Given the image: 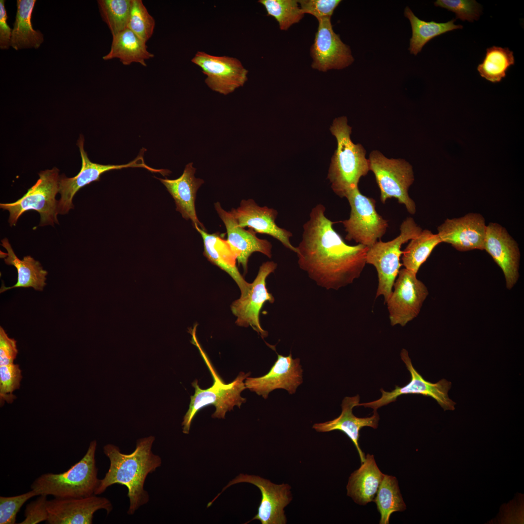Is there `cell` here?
Instances as JSON below:
<instances>
[{"label": "cell", "mask_w": 524, "mask_h": 524, "mask_svg": "<svg viewBox=\"0 0 524 524\" xmlns=\"http://www.w3.org/2000/svg\"><path fill=\"white\" fill-rule=\"evenodd\" d=\"M35 0H17V10L12 31L10 47L16 50L40 47L44 36L39 30L33 29L31 17Z\"/></svg>", "instance_id": "cell-29"}, {"label": "cell", "mask_w": 524, "mask_h": 524, "mask_svg": "<svg viewBox=\"0 0 524 524\" xmlns=\"http://www.w3.org/2000/svg\"><path fill=\"white\" fill-rule=\"evenodd\" d=\"M374 501L380 514V524H389L393 513L406 508L395 476L384 475Z\"/></svg>", "instance_id": "cell-32"}, {"label": "cell", "mask_w": 524, "mask_h": 524, "mask_svg": "<svg viewBox=\"0 0 524 524\" xmlns=\"http://www.w3.org/2000/svg\"><path fill=\"white\" fill-rule=\"evenodd\" d=\"M345 198L351 208L350 216L340 221L347 232L345 239L371 246L386 233L388 221L376 211L375 200L362 195L359 187L349 192Z\"/></svg>", "instance_id": "cell-9"}, {"label": "cell", "mask_w": 524, "mask_h": 524, "mask_svg": "<svg viewBox=\"0 0 524 524\" xmlns=\"http://www.w3.org/2000/svg\"><path fill=\"white\" fill-rule=\"evenodd\" d=\"M404 16L409 19L412 30L409 50L411 54L415 55L422 50L423 47L428 42L435 37L449 31L463 28L462 25L454 23L456 19L445 23L421 20L415 16L408 6L405 9Z\"/></svg>", "instance_id": "cell-30"}, {"label": "cell", "mask_w": 524, "mask_h": 524, "mask_svg": "<svg viewBox=\"0 0 524 524\" xmlns=\"http://www.w3.org/2000/svg\"><path fill=\"white\" fill-rule=\"evenodd\" d=\"M1 246L7 251L4 262L6 264L13 265L17 269V282L13 286L5 287L3 284L0 289V293L15 288L32 287L35 290L42 291L46 285L48 272L44 270L41 263L31 256H24L19 259L15 254L7 238L1 240Z\"/></svg>", "instance_id": "cell-27"}, {"label": "cell", "mask_w": 524, "mask_h": 524, "mask_svg": "<svg viewBox=\"0 0 524 524\" xmlns=\"http://www.w3.org/2000/svg\"><path fill=\"white\" fill-rule=\"evenodd\" d=\"M330 131L337 140V147L331 159L328 179L333 192L341 198L358 188L360 179L369 171L366 151L350 138L351 127L345 116L335 119Z\"/></svg>", "instance_id": "cell-3"}, {"label": "cell", "mask_w": 524, "mask_h": 524, "mask_svg": "<svg viewBox=\"0 0 524 524\" xmlns=\"http://www.w3.org/2000/svg\"><path fill=\"white\" fill-rule=\"evenodd\" d=\"M77 144L81 153L82 167L79 173L74 177L67 178L64 175L60 177L59 193L61 197L58 201V214H65L73 209V198L76 193L85 185L99 180L101 175L107 171L128 167H141L152 172H161L160 169L150 167L145 163L143 155L147 150L146 149H141L137 157L127 164L105 165L90 161L84 149V138L82 135H80Z\"/></svg>", "instance_id": "cell-10"}, {"label": "cell", "mask_w": 524, "mask_h": 524, "mask_svg": "<svg viewBox=\"0 0 524 524\" xmlns=\"http://www.w3.org/2000/svg\"><path fill=\"white\" fill-rule=\"evenodd\" d=\"M22 376L19 365L14 363L0 366V401L11 403L16 398L13 392L18 389Z\"/></svg>", "instance_id": "cell-37"}, {"label": "cell", "mask_w": 524, "mask_h": 524, "mask_svg": "<svg viewBox=\"0 0 524 524\" xmlns=\"http://www.w3.org/2000/svg\"><path fill=\"white\" fill-rule=\"evenodd\" d=\"M341 2L340 0H298L303 14H311L317 20L324 17H331L334 10Z\"/></svg>", "instance_id": "cell-40"}, {"label": "cell", "mask_w": 524, "mask_h": 524, "mask_svg": "<svg viewBox=\"0 0 524 524\" xmlns=\"http://www.w3.org/2000/svg\"><path fill=\"white\" fill-rule=\"evenodd\" d=\"M193 164L192 162L188 164L182 174L176 179L156 178L165 186L174 199L176 211L182 217L186 220H190L194 228L199 227L206 230L197 218L195 208L196 193L204 181L195 177L196 169Z\"/></svg>", "instance_id": "cell-23"}, {"label": "cell", "mask_w": 524, "mask_h": 524, "mask_svg": "<svg viewBox=\"0 0 524 524\" xmlns=\"http://www.w3.org/2000/svg\"><path fill=\"white\" fill-rule=\"evenodd\" d=\"M484 250L501 269L506 287L511 290L519 278L521 255L517 242L504 227L490 222L486 227Z\"/></svg>", "instance_id": "cell-17"}, {"label": "cell", "mask_w": 524, "mask_h": 524, "mask_svg": "<svg viewBox=\"0 0 524 524\" xmlns=\"http://www.w3.org/2000/svg\"><path fill=\"white\" fill-rule=\"evenodd\" d=\"M239 226L248 227L256 233L268 234L279 241L286 248L297 253L296 247L290 242L292 233L278 227L276 223L278 212L267 206L258 205L252 199H243L236 209L230 211Z\"/></svg>", "instance_id": "cell-21"}, {"label": "cell", "mask_w": 524, "mask_h": 524, "mask_svg": "<svg viewBox=\"0 0 524 524\" xmlns=\"http://www.w3.org/2000/svg\"><path fill=\"white\" fill-rule=\"evenodd\" d=\"M37 496L33 490L13 496H0V524H15L17 513L30 498Z\"/></svg>", "instance_id": "cell-39"}, {"label": "cell", "mask_w": 524, "mask_h": 524, "mask_svg": "<svg viewBox=\"0 0 524 524\" xmlns=\"http://www.w3.org/2000/svg\"><path fill=\"white\" fill-rule=\"evenodd\" d=\"M97 443L91 441L85 454L68 470L60 474L47 473L38 477L31 486L37 496L55 498H80L95 494L99 479L95 458Z\"/></svg>", "instance_id": "cell-5"}, {"label": "cell", "mask_w": 524, "mask_h": 524, "mask_svg": "<svg viewBox=\"0 0 524 524\" xmlns=\"http://www.w3.org/2000/svg\"><path fill=\"white\" fill-rule=\"evenodd\" d=\"M277 267V263L273 261L262 263L246 294L233 302L230 306L232 313L237 317L236 324L241 327H251L262 338L268 336V332L261 327L260 311L266 302L273 303L275 301L272 294L266 288V279Z\"/></svg>", "instance_id": "cell-13"}, {"label": "cell", "mask_w": 524, "mask_h": 524, "mask_svg": "<svg viewBox=\"0 0 524 524\" xmlns=\"http://www.w3.org/2000/svg\"><path fill=\"white\" fill-rule=\"evenodd\" d=\"M416 275L406 268L399 272L394 290L386 303L392 326L404 327L416 317L428 295L427 287Z\"/></svg>", "instance_id": "cell-11"}, {"label": "cell", "mask_w": 524, "mask_h": 524, "mask_svg": "<svg viewBox=\"0 0 524 524\" xmlns=\"http://www.w3.org/2000/svg\"><path fill=\"white\" fill-rule=\"evenodd\" d=\"M153 57L147 50L146 42L126 28L113 36L110 50L102 59L106 61L117 58L124 65L137 63L146 66L145 61Z\"/></svg>", "instance_id": "cell-28"}, {"label": "cell", "mask_w": 524, "mask_h": 524, "mask_svg": "<svg viewBox=\"0 0 524 524\" xmlns=\"http://www.w3.org/2000/svg\"><path fill=\"white\" fill-rule=\"evenodd\" d=\"M191 61L207 76L205 82L209 87L220 94L232 93L247 80L248 70L235 58L197 51Z\"/></svg>", "instance_id": "cell-15"}, {"label": "cell", "mask_w": 524, "mask_h": 524, "mask_svg": "<svg viewBox=\"0 0 524 524\" xmlns=\"http://www.w3.org/2000/svg\"><path fill=\"white\" fill-rule=\"evenodd\" d=\"M441 243L437 233L434 234L428 229L422 230L418 235L410 240L403 251L402 265L405 268L417 274L434 248Z\"/></svg>", "instance_id": "cell-31"}, {"label": "cell", "mask_w": 524, "mask_h": 524, "mask_svg": "<svg viewBox=\"0 0 524 524\" xmlns=\"http://www.w3.org/2000/svg\"><path fill=\"white\" fill-rule=\"evenodd\" d=\"M5 0H0V48L7 49L10 47L12 29L8 26V18L5 8Z\"/></svg>", "instance_id": "cell-43"}, {"label": "cell", "mask_w": 524, "mask_h": 524, "mask_svg": "<svg viewBox=\"0 0 524 524\" xmlns=\"http://www.w3.org/2000/svg\"><path fill=\"white\" fill-rule=\"evenodd\" d=\"M258 2L265 7L267 16L275 18L281 30H287L304 17L298 0H260Z\"/></svg>", "instance_id": "cell-35"}, {"label": "cell", "mask_w": 524, "mask_h": 524, "mask_svg": "<svg viewBox=\"0 0 524 524\" xmlns=\"http://www.w3.org/2000/svg\"><path fill=\"white\" fill-rule=\"evenodd\" d=\"M302 373L299 358L293 359L291 353L288 356L278 354L277 360L267 374L258 377H247L245 384L246 388L265 399L277 389L293 394L303 382Z\"/></svg>", "instance_id": "cell-20"}, {"label": "cell", "mask_w": 524, "mask_h": 524, "mask_svg": "<svg viewBox=\"0 0 524 524\" xmlns=\"http://www.w3.org/2000/svg\"><path fill=\"white\" fill-rule=\"evenodd\" d=\"M49 524H91L94 513L104 509L109 514L113 509L110 501L94 494L80 498H55L47 503Z\"/></svg>", "instance_id": "cell-18"}, {"label": "cell", "mask_w": 524, "mask_h": 524, "mask_svg": "<svg viewBox=\"0 0 524 524\" xmlns=\"http://www.w3.org/2000/svg\"><path fill=\"white\" fill-rule=\"evenodd\" d=\"M514 64L512 51L508 48L494 46L487 49L485 58L477 69L482 77L496 82L506 77L508 68Z\"/></svg>", "instance_id": "cell-33"}, {"label": "cell", "mask_w": 524, "mask_h": 524, "mask_svg": "<svg viewBox=\"0 0 524 524\" xmlns=\"http://www.w3.org/2000/svg\"><path fill=\"white\" fill-rule=\"evenodd\" d=\"M154 441L153 436L138 440L135 450L129 454L122 453L113 444L104 445L103 451L109 459L110 466L104 477L99 479L94 494H100L114 484L124 485L128 489L130 502L128 515H133L147 503L149 496L144 489L146 478L162 465L160 457L152 451Z\"/></svg>", "instance_id": "cell-2"}, {"label": "cell", "mask_w": 524, "mask_h": 524, "mask_svg": "<svg viewBox=\"0 0 524 524\" xmlns=\"http://www.w3.org/2000/svg\"><path fill=\"white\" fill-rule=\"evenodd\" d=\"M434 5L455 13L456 19L463 21L478 20L482 12L480 5L475 0H437Z\"/></svg>", "instance_id": "cell-38"}, {"label": "cell", "mask_w": 524, "mask_h": 524, "mask_svg": "<svg viewBox=\"0 0 524 524\" xmlns=\"http://www.w3.org/2000/svg\"><path fill=\"white\" fill-rule=\"evenodd\" d=\"M246 482L253 484L260 490L261 503L257 514L247 524L254 520L260 521L262 524H285L287 523L284 508L290 503L292 496L288 484H276L260 476L241 474L230 481L209 503L212 505L227 488L237 483Z\"/></svg>", "instance_id": "cell-14"}, {"label": "cell", "mask_w": 524, "mask_h": 524, "mask_svg": "<svg viewBox=\"0 0 524 524\" xmlns=\"http://www.w3.org/2000/svg\"><path fill=\"white\" fill-rule=\"evenodd\" d=\"M400 356L410 374V381L403 387L396 385L395 389L391 392H386L381 389L382 395L380 398L372 402L359 403L358 406H363L377 410L378 408L394 402L400 395L412 394L433 398L444 410L455 409L456 403L448 395V392L452 386L451 382L445 379H442L435 383L426 380L413 367L407 350L403 349Z\"/></svg>", "instance_id": "cell-12"}, {"label": "cell", "mask_w": 524, "mask_h": 524, "mask_svg": "<svg viewBox=\"0 0 524 524\" xmlns=\"http://www.w3.org/2000/svg\"><path fill=\"white\" fill-rule=\"evenodd\" d=\"M360 396L345 397L341 405V414L332 420L322 423L314 424L312 428L319 432L340 430L344 433L352 441L358 452L361 463L365 458L364 453L361 450L359 443L360 431L364 426H369L376 429L379 420L377 410H374L372 416L359 418L355 416L352 412L353 408L358 406Z\"/></svg>", "instance_id": "cell-24"}, {"label": "cell", "mask_w": 524, "mask_h": 524, "mask_svg": "<svg viewBox=\"0 0 524 524\" xmlns=\"http://www.w3.org/2000/svg\"><path fill=\"white\" fill-rule=\"evenodd\" d=\"M39 176L36 183L18 200L0 204L1 209L9 213L10 226H15L20 216L29 210H35L39 213L41 226L58 224L56 196L59 193V170L53 167L41 171Z\"/></svg>", "instance_id": "cell-7"}, {"label": "cell", "mask_w": 524, "mask_h": 524, "mask_svg": "<svg viewBox=\"0 0 524 524\" xmlns=\"http://www.w3.org/2000/svg\"><path fill=\"white\" fill-rule=\"evenodd\" d=\"M414 219L407 217L400 227V234L393 240H380L368 247L366 263L374 265L377 271L378 286L376 297L383 295L386 303L392 292L395 280L402 264L400 262L402 246L418 235L422 231Z\"/></svg>", "instance_id": "cell-6"}, {"label": "cell", "mask_w": 524, "mask_h": 524, "mask_svg": "<svg viewBox=\"0 0 524 524\" xmlns=\"http://www.w3.org/2000/svg\"><path fill=\"white\" fill-rule=\"evenodd\" d=\"M155 22L141 0H132L127 28L147 43L153 33Z\"/></svg>", "instance_id": "cell-36"}, {"label": "cell", "mask_w": 524, "mask_h": 524, "mask_svg": "<svg viewBox=\"0 0 524 524\" xmlns=\"http://www.w3.org/2000/svg\"><path fill=\"white\" fill-rule=\"evenodd\" d=\"M214 208L226 228L227 240L245 274L247 272L249 258L253 253L260 252L272 258V245L269 241L259 238L253 230L239 226L231 212L224 210L219 202L214 203Z\"/></svg>", "instance_id": "cell-22"}, {"label": "cell", "mask_w": 524, "mask_h": 524, "mask_svg": "<svg viewBox=\"0 0 524 524\" xmlns=\"http://www.w3.org/2000/svg\"><path fill=\"white\" fill-rule=\"evenodd\" d=\"M487 225L484 217L479 213L446 219L437 228L442 243L450 244L456 250L465 252L484 250Z\"/></svg>", "instance_id": "cell-19"}, {"label": "cell", "mask_w": 524, "mask_h": 524, "mask_svg": "<svg viewBox=\"0 0 524 524\" xmlns=\"http://www.w3.org/2000/svg\"><path fill=\"white\" fill-rule=\"evenodd\" d=\"M372 171L380 191V200L384 203L391 198L404 204L411 214L416 213V205L408 190L414 181L411 165L402 159H388L377 150L372 151L368 159Z\"/></svg>", "instance_id": "cell-8"}, {"label": "cell", "mask_w": 524, "mask_h": 524, "mask_svg": "<svg viewBox=\"0 0 524 524\" xmlns=\"http://www.w3.org/2000/svg\"><path fill=\"white\" fill-rule=\"evenodd\" d=\"M196 327L190 328L188 332L192 335L191 342L198 349L201 356L210 371L213 379V384L209 388L201 389L198 381L195 380L192 383L195 388L194 395L191 396L189 409L183 417L182 426L183 433L188 434L192 422L197 412L203 408L209 405H213L215 411L212 415L213 418H225L226 413L233 409L234 406L240 408L246 399L241 396V392L246 389L244 380L250 375V373H239L237 377L231 383L226 384L216 373L206 354L201 346L196 335Z\"/></svg>", "instance_id": "cell-4"}, {"label": "cell", "mask_w": 524, "mask_h": 524, "mask_svg": "<svg viewBox=\"0 0 524 524\" xmlns=\"http://www.w3.org/2000/svg\"><path fill=\"white\" fill-rule=\"evenodd\" d=\"M34 501L28 504L24 512V519L19 524H36L47 521L48 518L47 496L40 495Z\"/></svg>", "instance_id": "cell-41"}, {"label": "cell", "mask_w": 524, "mask_h": 524, "mask_svg": "<svg viewBox=\"0 0 524 524\" xmlns=\"http://www.w3.org/2000/svg\"><path fill=\"white\" fill-rule=\"evenodd\" d=\"M195 229L200 234L203 242L204 256L209 261L228 274L240 288L241 296L245 295L250 283L246 281L236 265V257L225 240L219 232L208 233L199 227Z\"/></svg>", "instance_id": "cell-25"}, {"label": "cell", "mask_w": 524, "mask_h": 524, "mask_svg": "<svg viewBox=\"0 0 524 524\" xmlns=\"http://www.w3.org/2000/svg\"><path fill=\"white\" fill-rule=\"evenodd\" d=\"M98 3L101 18L112 36L127 28L132 0H99Z\"/></svg>", "instance_id": "cell-34"}, {"label": "cell", "mask_w": 524, "mask_h": 524, "mask_svg": "<svg viewBox=\"0 0 524 524\" xmlns=\"http://www.w3.org/2000/svg\"><path fill=\"white\" fill-rule=\"evenodd\" d=\"M384 475L377 467L374 456L367 454L360 467L349 478L347 495L360 505L374 501Z\"/></svg>", "instance_id": "cell-26"}, {"label": "cell", "mask_w": 524, "mask_h": 524, "mask_svg": "<svg viewBox=\"0 0 524 524\" xmlns=\"http://www.w3.org/2000/svg\"><path fill=\"white\" fill-rule=\"evenodd\" d=\"M318 27L310 49L313 59L311 67L322 72L341 69L354 61L350 47L333 31L331 17L318 19Z\"/></svg>", "instance_id": "cell-16"}, {"label": "cell", "mask_w": 524, "mask_h": 524, "mask_svg": "<svg viewBox=\"0 0 524 524\" xmlns=\"http://www.w3.org/2000/svg\"><path fill=\"white\" fill-rule=\"evenodd\" d=\"M322 204L312 208L303 225L296 246L299 268L319 286L337 290L358 278L365 264L368 247L349 246L333 229Z\"/></svg>", "instance_id": "cell-1"}, {"label": "cell", "mask_w": 524, "mask_h": 524, "mask_svg": "<svg viewBox=\"0 0 524 524\" xmlns=\"http://www.w3.org/2000/svg\"><path fill=\"white\" fill-rule=\"evenodd\" d=\"M18 354L16 341L0 327V366L13 363Z\"/></svg>", "instance_id": "cell-42"}]
</instances>
